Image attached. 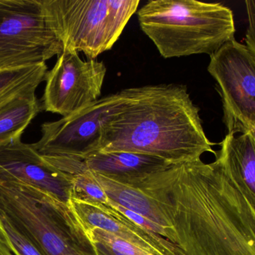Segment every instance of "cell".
<instances>
[{"label": "cell", "instance_id": "10", "mask_svg": "<svg viewBox=\"0 0 255 255\" xmlns=\"http://www.w3.org/2000/svg\"><path fill=\"white\" fill-rule=\"evenodd\" d=\"M73 179L46 162L32 144L21 139L0 148V181L27 184L70 206Z\"/></svg>", "mask_w": 255, "mask_h": 255}, {"label": "cell", "instance_id": "6", "mask_svg": "<svg viewBox=\"0 0 255 255\" xmlns=\"http://www.w3.org/2000/svg\"><path fill=\"white\" fill-rule=\"evenodd\" d=\"M63 49L42 0H0V70L46 63Z\"/></svg>", "mask_w": 255, "mask_h": 255}, {"label": "cell", "instance_id": "5", "mask_svg": "<svg viewBox=\"0 0 255 255\" xmlns=\"http://www.w3.org/2000/svg\"><path fill=\"white\" fill-rule=\"evenodd\" d=\"M46 19L64 49L89 59L112 49L139 0H42ZM63 49V50H64Z\"/></svg>", "mask_w": 255, "mask_h": 255}, {"label": "cell", "instance_id": "7", "mask_svg": "<svg viewBox=\"0 0 255 255\" xmlns=\"http://www.w3.org/2000/svg\"><path fill=\"white\" fill-rule=\"evenodd\" d=\"M127 89L99 99L70 116L41 125V137L32 144L43 157L85 160L101 149L105 126L127 103Z\"/></svg>", "mask_w": 255, "mask_h": 255}, {"label": "cell", "instance_id": "20", "mask_svg": "<svg viewBox=\"0 0 255 255\" xmlns=\"http://www.w3.org/2000/svg\"><path fill=\"white\" fill-rule=\"evenodd\" d=\"M248 15V28L246 34L247 46L255 57V0L245 1Z\"/></svg>", "mask_w": 255, "mask_h": 255}, {"label": "cell", "instance_id": "4", "mask_svg": "<svg viewBox=\"0 0 255 255\" xmlns=\"http://www.w3.org/2000/svg\"><path fill=\"white\" fill-rule=\"evenodd\" d=\"M0 212L43 255H99L73 208L42 190L0 181Z\"/></svg>", "mask_w": 255, "mask_h": 255}, {"label": "cell", "instance_id": "1", "mask_svg": "<svg viewBox=\"0 0 255 255\" xmlns=\"http://www.w3.org/2000/svg\"><path fill=\"white\" fill-rule=\"evenodd\" d=\"M152 198L184 255H255V208L220 162L172 165L136 186Z\"/></svg>", "mask_w": 255, "mask_h": 255}, {"label": "cell", "instance_id": "11", "mask_svg": "<svg viewBox=\"0 0 255 255\" xmlns=\"http://www.w3.org/2000/svg\"><path fill=\"white\" fill-rule=\"evenodd\" d=\"M70 207L87 232L100 229L152 255H184L178 247L158 235H151L109 204H89L72 199Z\"/></svg>", "mask_w": 255, "mask_h": 255}, {"label": "cell", "instance_id": "21", "mask_svg": "<svg viewBox=\"0 0 255 255\" xmlns=\"http://www.w3.org/2000/svg\"><path fill=\"white\" fill-rule=\"evenodd\" d=\"M0 255H14L1 239H0Z\"/></svg>", "mask_w": 255, "mask_h": 255}, {"label": "cell", "instance_id": "3", "mask_svg": "<svg viewBox=\"0 0 255 255\" xmlns=\"http://www.w3.org/2000/svg\"><path fill=\"white\" fill-rule=\"evenodd\" d=\"M137 16L141 29L165 58L211 55L235 35L233 12L220 3L151 0Z\"/></svg>", "mask_w": 255, "mask_h": 255}, {"label": "cell", "instance_id": "19", "mask_svg": "<svg viewBox=\"0 0 255 255\" xmlns=\"http://www.w3.org/2000/svg\"><path fill=\"white\" fill-rule=\"evenodd\" d=\"M108 204L115 208V209L118 210L121 214H124L125 217L129 219L130 221L137 225L139 227L143 229L145 232H148V233L151 234V235H160L163 238L167 239L169 242L176 246V244H175V233L173 229H166V228H163L162 226H159V225L155 224V223H152L150 220H147L145 217L123 208L122 206L115 203V202L110 200V199H109Z\"/></svg>", "mask_w": 255, "mask_h": 255}, {"label": "cell", "instance_id": "18", "mask_svg": "<svg viewBox=\"0 0 255 255\" xmlns=\"http://www.w3.org/2000/svg\"><path fill=\"white\" fill-rule=\"evenodd\" d=\"M0 239L14 255H43L36 246L13 226L1 212Z\"/></svg>", "mask_w": 255, "mask_h": 255}, {"label": "cell", "instance_id": "15", "mask_svg": "<svg viewBox=\"0 0 255 255\" xmlns=\"http://www.w3.org/2000/svg\"><path fill=\"white\" fill-rule=\"evenodd\" d=\"M36 91L24 93L0 106V148L21 136L42 109Z\"/></svg>", "mask_w": 255, "mask_h": 255}, {"label": "cell", "instance_id": "22", "mask_svg": "<svg viewBox=\"0 0 255 255\" xmlns=\"http://www.w3.org/2000/svg\"><path fill=\"white\" fill-rule=\"evenodd\" d=\"M249 132H250V133L253 135V138H254L255 140V127H253V128H252L251 130H250Z\"/></svg>", "mask_w": 255, "mask_h": 255}, {"label": "cell", "instance_id": "12", "mask_svg": "<svg viewBox=\"0 0 255 255\" xmlns=\"http://www.w3.org/2000/svg\"><path fill=\"white\" fill-rule=\"evenodd\" d=\"M84 161L89 170L132 187L172 166L159 157L127 151H99Z\"/></svg>", "mask_w": 255, "mask_h": 255}, {"label": "cell", "instance_id": "8", "mask_svg": "<svg viewBox=\"0 0 255 255\" xmlns=\"http://www.w3.org/2000/svg\"><path fill=\"white\" fill-rule=\"evenodd\" d=\"M223 102L229 134L244 133L255 127V57L235 38L211 55L208 67Z\"/></svg>", "mask_w": 255, "mask_h": 255}, {"label": "cell", "instance_id": "2", "mask_svg": "<svg viewBox=\"0 0 255 255\" xmlns=\"http://www.w3.org/2000/svg\"><path fill=\"white\" fill-rule=\"evenodd\" d=\"M127 92L125 106L105 126L100 151L148 154L171 165L217 154L185 86L145 85Z\"/></svg>", "mask_w": 255, "mask_h": 255}, {"label": "cell", "instance_id": "17", "mask_svg": "<svg viewBox=\"0 0 255 255\" xmlns=\"http://www.w3.org/2000/svg\"><path fill=\"white\" fill-rule=\"evenodd\" d=\"M72 199L103 205L107 204L109 200L95 174L89 169L73 177Z\"/></svg>", "mask_w": 255, "mask_h": 255}, {"label": "cell", "instance_id": "16", "mask_svg": "<svg viewBox=\"0 0 255 255\" xmlns=\"http://www.w3.org/2000/svg\"><path fill=\"white\" fill-rule=\"evenodd\" d=\"M47 71L46 63L0 70V106L19 94L36 91Z\"/></svg>", "mask_w": 255, "mask_h": 255}, {"label": "cell", "instance_id": "14", "mask_svg": "<svg viewBox=\"0 0 255 255\" xmlns=\"http://www.w3.org/2000/svg\"><path fill=\"white\" fill-rule=\"evenodd\" d=\"M94 174L110 200L162 227L172 229L157 202L141 189Z\"/></svg>", "mask_w": 255, "mask_h": 255}, {"label": "cell", "instance_id": "13", "mask_svg": "<svg viewBox=\"0 0 255 255\" xmlns=\"http://www.w3.org/2000/svg\"><path fill=\"white\" fill-rule=\"evenodd\" d=\"M229 176L255 208V140L250 132L226 135L216 154Z\"/></svg>", "mask_w": 255, "mask_h": 255}, {"label": "cell", "instance_id": "9", "mask_svg": "<svg viewBox=\"0 0 255 255\" xmlns=\"http://www.w3.org/2000/svg\"><path fill=\"white\" fill-rule=\"evenodd\" d=\"M106 72L103 61H83L78 52L64 49L46 73L42 109L63 118L83 110L100 99Z\"/></svg>", "mask_w": 255, "mask_h": 255}]
</instances>
